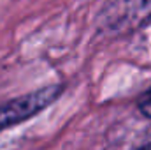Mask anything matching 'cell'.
<instances>
[{
  "instance_id": "cell-2",
  "label": "cell",
  "mask_w": 151,
  "mask_h": 150,
  "mask_svg": "<svg viewBox=\"0 0 151 150\" xmlns=\"http://www.w3.org/2000/svg\"><path fill=\"white\" fill-rule=\"evenodd\" d=\"M139 110H141V113L144 117L151 118V88L141 95V99H139Z\"/></svg>"
},
{
  "instance_id": "cell-1",
  "label": "cell",
  "mask_w": 151,
  "mask_h": 150,
  "mask_svg": "<svg viewBox=\"0 0 151 150\" xmlns=\"http://www.w3.org/2000/svg\"><path fill=\"white\" fill-rule=\"evenodd\" d=\"M60 94H62V87L51 85L35 92H30L27 95H21L18 99H12L7 104L0 106V131L37 115L44 108H47Z\"/></svg>"
},
{
  "instance_id": "cell-3",
  "label": "cell",
  "mask_w": 151,
  "mask_h": 150,
  "mask_svg": "<svg viewBox=\"0 0 151 150\" xmlns=\"http://www.w3.org/2000/svg\"><path fill=\"white\" fill-rule=\"evenodd\" d=\"M135 150H151V143L144 145V147H139V149H135Z\"/></svg>"
}]
</instances>
